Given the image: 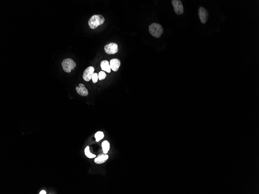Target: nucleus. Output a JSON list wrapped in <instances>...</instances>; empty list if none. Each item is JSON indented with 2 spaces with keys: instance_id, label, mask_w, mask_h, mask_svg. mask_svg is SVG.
<instances>
[{
  "instance_id": "nucleus-1",
  "label": "nucleus",
  "mask_w": 259,
  "mask_h": 194,
  "mask_svg": "<svg viewBox=\"0 0 259 194\" xmlns=\"http://www.w3.org/2000/svg\"><path fill=\"white\" fill-rule=\"evenodd\" d=\"M105 21V18L101 14L94 15L88 21V25L92 29H95L100 25H103Z\"/></svg>"
},
{
  "instance_id": "nucleus-2",
  "label": "nucleus",
  "mask_w": 259,
  "mask_h": 194,
  "mask_svg": "<svg viewBox=\"0 0 259 194\" xmlns=\"http://www.w3.org/2000/svg\"><path fill=\"white\" fill-rule=\"evenodd\" d=\"M149 32L151 35L156 38H159L164 32L163 27L160 24L152 23L149 27Z\"/></svg>"
},
{
  "instance_id": "nucleus-3",
  "label": "nucleus",
  "mask_w": 259,
  "mask_h": 194,
  "mask_svg": "<svg viewBox=\"0 0 259 194\" xmlns=\"http://www.w3.org/2000/svg\"><path fill=\"white\" fill-rule=\"evenodd\" d=\"M61 65L64 71L69 73H71V71L74 69L76 63L72 59L67 58L63 60Z\"/></svg>"
},
{
  "instance_id": "nucleus-4",
  "label": "nucleus",
  "mask_w": 259,
  "mask_h": 194,
  "mask_svg": "<svg viewBox=\"0 0 259 194\" xmlns=\"http://www.w3.org/2000/svg\"><path fill=\"white\" fill-rule=\"evenodd\" d=\"M171 4L174 8V10L176 14L177 15L183 14L184 8L182 1L180 0H172Z\"/></svg>"
},
{
  "instance_id": "nucleus-5",
  "label": "nucleus",
  "mask_w": 259,
  "mask_h": 194,
  "mask_svg": "<svg viewBox=\"0 0 259 194\" xmlns=\"http://www.w3.org/2000/svg\"><path fill=\"white\" fill-rule=\"evenodd\" d=\"M104 50L107 54H114L118 52L119 47L117 44L114 42H111L104 46Z\"/></svg>"
},
{
  "instance_id": "nucleus-6",
  "label": "nucleus",
  "mask_w": 259,
  "mask_h": 194,
  "mask_svg": "<svg viewBox=\"0 0 259 194\" xmlns=\"http://www.w3.org/2000/svg\"><path fill=\"white\" fill-rule=\"evenodd\" d=\"M198 15L200 20L202 24H205L209 17V13L205 8L200 7L198 9Z\"/></svg>"
},
{
  "instance_id": "nucleus-7",
  "label": "nucleus",
  "mask_w": 259,
  "mask_h": 194,
  "mask_svg": "<svg viewBox=\"0 0 259 194\" xmlns=\"http://www.w3.org/2000/svg\"><path fill=\"white\" fill-rule=\"evenodd\" d=\"M94 70V68L92 66L88 67L85 70L83 75V78L85 81H90Z\"/></svg>"
},
{
  "instance_id": "nucleus-8",
  "label": "nucleus",
  "mask_w": 259,
  "mask_h": 194,
  "mask_svg": "<svg viewBox=\"0 0 259 194\" xmlns=\"http://www.w3.org/2000/svg\"><path fill=\"white\" fill-rule=\"evenodd\" d=\"M109 65L111 69L114 71H117L120 66V61L117 59H113L110 61Z\"/></svg>"
},
{
  "instance_id": "nucleus-9",
  "label": "nucleus",
  "mask_w": 259,
  "mask_h": 194,
  "mask_svg": "<svg viewBox=\"0 0 259 194\" xmlns=\"http://www.w3.org/2000/svg\"><path fill=\"white\" fill-rule=\"evenodd\" d=\"M79 87H76V91L78 93L82 96H87L88 94V89L85 87L84 84L82 83L79 84Z\"/></svg>"
},
{
  "instance_id": "nucleus-10",
  "label": "nucleus",
  "mask_w": 259,
  "mask_h": 194,
  "mask_svg": "<svg viewBox=\"0 0 259 194\" xmlns=\"http://www.w3.org/2000/svg\"><path fill=\"white\" fill-rule=\"evenodd\" d=\"M109 159V156L106 154H100L98 157L95 159L94 162L97 164H100L105 162Z\"/></svg>"
},
{
  "instance_id": "nucleus-11",
  "label": "nucleus",
  "mask_w": 259,
  "mask_h": 194,
  "mask_svg": "<svg viewBox=\"0 0 259 194\" xmlns=\"http://www.w3.org/2000/svg\"><path fill=\"white\" fill-rule=\"evenodd\" d=\"M100 67L102 70L105 71L108 73H110L111 68L108 61L107 60L102 61L100 63Z\"/></svg>"
},
{
  "instance_id": "nucleus-12",
  "label": "nucleus",
  "mask_w": 259,
  "mask_h": 194,
  "mask_svg": "<svg viewBox=\"0 0 259 194\" xmlns=\"http://www.w3.org/2000/svg\"><path fill=\"white\" fill-rule=\"evenodd\" d=\"M101 146L103 153L104 154L108 153L110 149V144L109 142L107 141V140H105V141H104L102 143Z\"/></svg>"
},
{
  "instance_id": "nucleus-13",
  "label": "nucleus",
  "mask_w": 259,
  "mask_h": 194,
  "mask_svg": "<svg viewBox=\"0 0 259 194\" xmlns=\"http://www.w3.org/2000/svg\"><path fill=\"white\" fill-rule=\"evenodd\" d=\"M85 154L87 157L90 159H92L96 157V155L91 153L90 151V147L87 146L85 149Z\"/></svg>"
},
{
  "instance_id": "nucleus-14",
  "label": "nucleus",
  "mask_w": 259,
  "mask_h": 194,
  "mask_svg": "<svg viewBox=\"0 0 259 194\" xmlns=\"http://www.w3.org/2000/svg\"><path fill=\"white\" fill-rule=\"evenodd\" d=\"M104 133L102 132L99 131L96 132L95 135V138H96V141L99 142L100 140H102L104 137Z\"/></svg>"
},
{
  "instance_id": "nucleus-15",
  "label": "nucleus",
  "mask_w": 259,
  "mask_h": 194,
  "mask_svg": "<svg viewBox=\"0 0 259 194\" xmlns=\"http://www.w3.org/2000/svg\"><path fill=\"white\" fill-rule=\"evenodd\" d=\"M106 77V74L105 72L100 71L99 72L98 74V79L99 80H101L105 79Z\"/></svg>"
},
{
  "instance_id": "nucleus-16",
  "label": "nucleus",
  "mask_w": 259,
  "mask_h": 194,
  "mask_svg": "<svg viewBox=\"0 0 259 194\" xmlns=\"http://www.w3.org/2000/svg\"><path fill=\"white\" fill-rule=\"evenodd\" d=\"M91 79L92 80L94 83L97 82L98 80V74L97 73H94L92 74Z\"/></svg>"
},
{
  "instance_id": "nucleus-17",
  "label": "nucleus",
  "mask_w": 259,
  "mask_h": 194,
  "mask_svg": "<svg viewBox=\"0 0 259 194\" xmlns=\"http://www.w3.org/2000/svg\"><path fill=\"white\" fill-rule=\"evenodd\" d=\"M39 194H46V192L45 190H42L41 191V192H40Z\"/></svg>"
}]
</instances>
